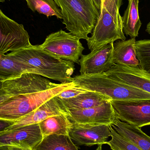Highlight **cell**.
Returning <instances> with one entry per match:
<instances>
[{"instance_id": "cell-26", "label": "cell", "mask_w": 150, "mask_h": 150, "mask_svg": "<svg viewBox=\"0 0 150 150\" xmlns=\"http://www.w3.org/2000/svg\"><path fill=\"white\" fill-rule=\"evenodd\" d=\"M88 90L80 87L79 86L76 85L71 88H68L61 92L60 93L56 95L58 98L62 99H69L75 98L82 93L88 91Z\"/></svg>"}, {"instance_id": "cell-29", "label": "cell", "mask_w": 150, "mask_h": 150, "mask_svg": "<svg viewBox=\"0 0 150 150\" xmlns=\"http://www.w3.org/2000/svg\"><path fill=\"white\" fill-rule=\"evenodd\" d=\"M24 149L12 146H1L0 147V150H23ZM26 150V149H25Z\"/></svg>"}, {"instance_id": "cell-14", "label": "cell", "mask_w": 150, "mask_h": 150, "mask_svg": "<svg viewBox=\"0 0 150 150\" xmlns=\"http://www.w3.org/2000/svg\"><path fill=\"white\" fill-rule=\"evenodd\" d=\"M105 74L118 81L150 93V74L140 67L115 64Z\"/></svg>"}, {"instance_id": "cell-19", "label": "cell", "mask_w": 150, "mask_h": 150, "mask_svg": "<svg viewBox=\"0 0 150 150\" xmlns=\"http://www.w3.org/2000/svg\"><path fill=\"white\" fill-rule=\"evenodd\" d=\"M139 0H128V5L122 17L124 34L131 38L138 37L142 25L138 11Z\"/></svg>"}, {"instance_id": "cell-24", "label": "cell", "mask_w": 150, "mask_h": 150, "mask_svg": "<svg viewBox=\"0 0 150 150\" xmlns=\"http://www.w3.org/2000/svg\"><path fill=\"white\" fill-rule=\"evenodd\" d=\"M111 139L106 144L112 150H142L134 144L119 134L112 126H110Z\"/></svg>"}, {"instance_id": "cell-32", "label": "cell", "mask_w": 150, "mask_h": 150, "mask_svg": "<svg viewBox=\"0 0 150 150\" xmlns=\"http://www.w3.org/2000/svg\"><path fill=\"white\" fill-rule=\"evenodd\" d=\"M96 150H102V145H98V148L96 149Z\"/></svg>"}, {"instance_id": "cell-11", "label": "cell", "mask_w": 150, "mask_h": 150, "mask_svg": "<svg viewBox=\"0 0 150 150\" xmlns=\"http://www.w3.org/2000/svg\"><path fill=\"white\" fill-rule=\"evenodd\" d=\"M114 43L100 47L79 60L80 74L95 75L107 72L115 64L113 62Z\"/></svg>"}, {"instance_id": "cell-7", "label": "cell", "mask_w": 150, "mask_h": 150, "mask_svg": "<svg viewBox=\"0 0 150 150\" xmlns=\"http://www.w3.org/2000/svg\"><path fill=\"white\" fill-rule=\"evenodd\" d=\"M30 38L23 25L7 17L0 9V54L30 46Z\"/></svg>"}, {"instance_id": "cell-22", "label": "cell", "mask_w": 150, "mask_h": 150, "mask_svg": "<svg viewBox=\"0 0 150 150\" xmlns=\"http://www.w3.org/2000/svg\"><path fill=\"white\" fill-rule=\"evenodd\" d=\"M28 7L33 11H37L45 15L47 18L55 16L62 19V14L59 7L54 0H25Z\"/></svg>"}, {"instance_id": "cell-9", "label": "cell", "mask_w": 150, "mask_h": 150, "mask_svg": "<svg viewBox=\"0 0 150 150\" xmlns=\"http://www.w3.org/2000/svg\"><path fill=\"white\" fill-rule=\"evenodd\" d=\"M68 118L73 123L95 126H112L119 119L111 101L87 109L70 111Z\"/></svg>"}, {"instance_id": "cell-21", "label": "cell", "mask_w": 150, "mask_h": 150, "mask_svg": "<svg viewBox=\"0 0 150 150\" xmlns=\"http://www.w3.org/2000/svg\"><path fill=\"white\" fill-rule=\"evenodd\" d=\"M33 150H79L69 135H51L43 137Z\"/></svg>"}, {"instance_id": "cell-28", "label": "cell", "mask_w": 150, "mask_h": 150, "mask_svg": "<svg viewBox=\"0 0 150 150\" xmlns=\"http://www.w3.org/2000/svg\"><path fill=\"white\" fill-rule=\"evenodd\" d=\"M9 95H8L3 88L2 81L0 80V104L9 98Z\"/></svg>"}, {"instance_id": "cell-30", "label": "cell", "mask_w": 150, "mask_h": 150, "mask_svg": "<svg viewBox=\"0 0 150 150\" xmlns=\"http://www.w3.org/2000/svg\"><path fill=\"white\" fill-rule=\"evenodd\" d=\"M93 1L97 9L99 11L100 13L101 8V0H93Z\"/></svg>"}, {"instance_id": "cell-15", "label": "cell", "mask_w": 150, "mask_h": 150, "mask_svg": "<svg viewBox=\"0 0 150 150\" xmlns=\"http://www.w3.org/2000/svg\"><path fill=\"white\" fill-rule=\"evenodd\" d=\"M135 38L114 43L113 62L115 65L138 67L140 62L136 53Z\"/></svg>"}, {"instance_id": "cell-12", "label": "cell", "mask_w": 150, "mask_h": 150, "mask_svg": "<svg viewBox=\"0 0 150 150\" xmlns=\"http://www.w3.org/2000/svg\"><path fill=\"white\" fill-rule=\"evenodd\" d=\"M59 115H65L69 117L70 111L65 106L61 100L56 96L51 98L32 112L17 120L13 125L4 131L39 123L48 117Z\"/></svg>"}, {"instance_id": "cell-18", "label": "cell", "mask_w": 150, "mask_h": 150, "mask_svg": "<svg viewBox=\"0 0 150 150\" xmlns=\"http://www.w3.org/2000/svg\"><path fill=\"white\" fill-rule=\"evenodd\" d=\"M43 137L51 135H69L73 122L65 115H54L39 123Z\"/></svg>"}, {"instance_id": "cell-31", "label": "cell", "mask_w": 150, "mask_h": 150, "mask_svg": "<svg viewBox=\"0 0 150 150\" xmlns=\"http://www.w3.org/2000/svg\"><path fill=\"white\" fill-rule=\"evenodd\" d=\"M146 31L149 34H150V22L147 24V26H146Z\"/></svg>"}, {"instance_id": "cell-8", "label": "cell", "mask_w": 150, "mask_h": 150, "mask_svg": "<svg viewBox=\"0 0 150 150\" xmlns=\"http://www.w3.org/2000/svg\"><path fill=\"white\" fill-rule=\"evenodd\" d=\"M111 101L120 120L139 128L150 126V99Z\"/></svg>"}, {"instance_id": "cell-13", "label": "cell", "mask_w": 150, "mask_h": 150, "mask_svg": "<svg viewBox=\"0 0 150 150\" xmlns=\"http://www.w3.org/2000/svg\"><path fill=\"white\" fill-rule=\"evenodd\" d=\"M69 136L77 145L91 147L106 144L110 137V126L73 123Z\"/></svg>"}, {"instance_id": "cell-27", "label": "cell", "mask_w": 150, "mask_h": 150, "mask_svg": "<svg viewBox=\"0 0 150 150\" xmlns=\"http://www.w3.org/2000/svg\"><path fill=\"white\" fill-rule=\"evenodd\" d=\"M15 121L0 120V133L3 132L13 125Z\"/></svg>"}, {"instance_id": "cell-2", "label": "cell", "mask_w": 150, "mask_h": 150, "mask_svg": "<svg viewBox=\"0 0 150 150\" xmlns=\"http://www.w3.org/2000/svg\"><path fill=\"white\" fill-rule=\"evenodd\" d=\"M9 55L24 64L28 73L35 74L59 81L61 83L74 82L72 76L74 63L59 59L40 49L30 46L11 52Z\"/></svg>"}, {"instance_id": "cell-33", "label": "cell", "mask_w": 150, "mask_h": 150, "mask_svg": "<svg viewBox=\"0 0 150 150\" xmlns=\"http://www.w3.org/2000/svg\"><path fill=\"white\" fill-rule=\"evenodd\" d=\"M5 0H0V2H4Z\"/></svg>"}, {"instance_id": "cell-17", "label": "cell", "mask_w": 150, "mask_h": 150, "mask_svg": "<svg viewBox=\"0 0 150 150\" xmlns=\"http://www.w3.org/2000/svg\"><path fill=\"white\" fill-rule=\"evenodd\" d=\"M112 127L122 137L132 142L142 150H150V137L138 127L118 119Z\"/></svg>"}, {"instance_id": "cell-3", "label": "cell", "mask_w": 150, "mask_h": 150, "mask_svg": "<svg viewBox=\"0 0 150 150\" xmlns=\"http://www.w3.org/2000/svg\"><path fill=\"white\" fill-rule=\"evenodd\" d=\"M61 11L62 23L79 39H88L100 13L93 0H54Z\"/></svg>"}, {"instance_id": "cell-20", "label": "cell", "mask_w": 150, "mask_h": 150, "mask_svg": "<svg viewBox=\"0 0 150 150\" xmlns=\"http://www.w3.org/2000/svg\"><path fill=\"white\" fill-rule=\"evenodd\" d=\"M25 73H28V70L24 64L11 58L8 54H0V80L16 78Z\"/></svg>"}, {"instance_id": "cell-4", "label": "cell", "mask_w": 150, "mask_h": 150, "mask_svg": "<svg viewBox=\"0 0 150 150\" xmlns=\"http://www.w3.org/2000/svg\"><path fill=\"white\" fill-rule=\"evenodd\" d=\"M75 84L109 97L111 100L132 101L150 100V93L108 76L105 73L80 74L74 77Z\"/></svg>"}, {"instance_id": "cell-16", "label": "cell", "mask_w": 150, "mask_h": 150, "mask_svg": "<svg viewBox=\"0 0 150 150\" xmlns=\"http://www.w3.org/2000/svg\"><path fill=\"white\" fill-rule=\"evenodd\" d=\"M60 99L69 111L87 109L111 100L109 97L104 94L91 91L82 93L75 98Z\"/></svg>"}, {"instance_id": "cell-25", "label": "cell", "mask_w": 150, "mask_h": 150, "mask_svg": "<svg viewBox=\"0 0 150 150\" xmlns=\"http://www.w3.org/2000/svg\"><path fill=\"white\" fill-rule=\"evenodd\" d=\"M122 0H101V7H104L116 21L122 25L120 9Z\"/></svg>"}, {"instance_id": "cell-34", "label": "cell", "mask_w": 150, "mask_h": 150, "mask_svg": "<svg viewBox=\"0 0 150 150\" xmlns=\"http://www.w3.org/2000/svg\"><path fill=\"white\" fill-rule=\"evenodd\" d=\"M23 150H25V149H24Z\"/></svg>"}, {"instance_id": "cell-23", "label": "cell", "mask_w": 150, "mask_h": 150, "mask_svg": "<svg viewBox=\"0 0 150 150\" xmlns=\"http://www.w3.org/2000/svg\"><path fill=\"white\" fill-rule=\"evenodd\" d=\"M135 46L139 67L150 74V40L136 41Z\"/></svg>"}, {"instance_id": "cell-5", "label": "cell", "mask_w": 150, "mask_h": 150, "mask_svg": "<svg viewBox=\"0 0 150 150\" xmlns=\"http://www.w3.org/2000/svg\"><path fill=\"white\" fill-rule=\"evenodd\" d=\"M37 46L53 56L77 64L84 49L79 39L62 30L49 34L42 45Z\"/></svg>"}, {"instance_id": "cell-6", "label": "cell", "mask_w": 150, "mask_h": 150, "mask_svg": "<svg viewBox=\"0 0 150 150\" xmlns=\"http://www.w3.org/2000/svg\"><path fill=\"white\" fill-rule=\"evenodd\" d=\"M122 25L101 7L99 18L93 30L91 36L86 40L88 48L92 51L117 40H126Z\"/></svg>"}, {"instance_id": "cell-1", "label": "cell", "mask_w": 150, "mask_h": 150, "mask_svg": "<svg viewBox=\"0 0 150 150\" xmlns=\"http://www.w3.org/2000/svg\"><path fill=\"white\" fill-rule=\"evenodd\" d=\"M75 85L74 82L55 83L31 73L2 81L3 88L10 97L0 104V120L16 121Z\"/></svg>"}, {"instance_id": "cell-10", "label": "cell", "mask_w": 150, "mask_h": 150, "mask_svg": "<svg viewBox=\"0 0 150 150\" xmlns=\"http://www.w3.org/2000/svg\"><path fill=\"white\" fill-rule=\"evenodd\" d=\"M39 123L0 133V147L12 146L33 150L43 139Z\"/></svg>"}]
</instances>
